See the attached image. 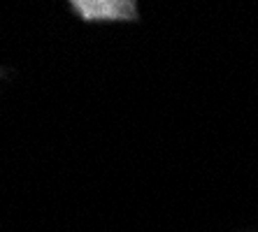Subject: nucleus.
Listing matches in <instances>:
<instances>
[{
  "instance_id": "obj_1",
  "label": "nucleus",
  "mask_w": 258,
  "mask_h": 232,
  "mask_svg": "<svg viewBox=\"0 0 258 232\" xmlns=\"http://www.w3.org/2000/svg\"><path fill=\"white\" fill-rule=\"evenodd\" d=\"M84 17H128L133 14L131 3H75Z\"/></svg>"
}]
</instances>
